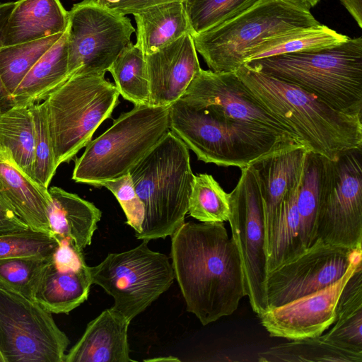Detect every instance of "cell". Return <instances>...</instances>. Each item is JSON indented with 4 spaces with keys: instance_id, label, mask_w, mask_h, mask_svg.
Here are the masks:
<instances>
[{
    "instance_id": "obj_28",
    "label": "cell",
    "mask_w": 362,
    "mask_h": 362,
    "mask_svg": "<svg viewBox=\"0 0 362 362\" xmlns=\"http://www.w3.org/2000/svg\"><path fill=\"white\" fill-rule=\"evenodd\" d=\"M272 346L258 354V361L264 362H362V354L337 346L322 334L291 340Z\"/></svg>"
},
{
    "instance_id": "obj_9",
    "label": "cell",
    "mask_w": 362,
    "mask_h": 362,
    "mask_svg": "<svg viewBox=\"0 0 362 362\" xmlns=\"http://www.w3.org/2000/svg\"><path fill=\"white\" fill-rule=\"evenodd\" d=\"M317 240L362 248V147L345 151L334 160L323 156Z\"/></svg>"
},
{
    "instance_id": "obj_47",
    "label": "cell",
    "mask_w": 362,
    "mask_h": 362,
    "mask_svg": "<svg viewBox=\"0 0 362 362\" xmlns=\"http://www.w3.org/2000/svg\"><path fill=\"white\" fill-rule=\"evenodd\" d=\"M0 362H5V359L3 357L2 354L0 352Z\"/></svg>"
},
{
    "instance_id": "obj_21",
    "label": "cell",
    "mask_w": 362,
    "mask_h": 362,
    "mask_svg": "<svg viewBox=\"0 0 362 362\" xmlns=\"http://www.w3.org/2000/svg\"><path fill=\"white\" fill-rule=\"evenodd\" d=\"M69 11L60 0H18L8 19L2 47L64 33Z\"/></svg>"
},
{
    "instance_id": "obj_18",
    "label": "cell",
    "mask_w": 362,
    "mask_h": 362,
    "mask_svg": "<svg viewBox=\"0 0 362 362\" xmlns=\"http://www.w3.org/2000/svg\"><path fill=\"white\" fill-rule=\"evenodd\" d=\"M308 151L303 146L272 153L252 164L261 192L266 237V254L281 205L303 179ZM267 256V255H266Z\"/></svg>"
},
{
    "instance_id": "obj_27",
    "label": "cell",
    "mask_w": 362,
    "mask_h": 362,
    "mask_svg": "<svg viewBox=\"0 0 362 362\" xmlns=\"http://www.w3.org/2000/svg\"><path fill=\"white\" fill-rule=\"evenodd\" d=\"M349 38L322 24L300 28L271 37L253 47L248 52L245 63L275 55L329 48Z\"/></svg>"
},
{
    "instance_id": "obj_48",
    "label": "cell",
    "mask_w": 362,
    "mask_h": 362,
    "mask_svg": "<svg viewBox=\"0 0 362 362\" xmlns=\"http://www.w3.org/2000/svg\"><path fill=\"white\" fill-rule=\"evenodd\" d=\"M96 1H98V3H100V1H102L103 0H95Z\"/></svg>"
},
{
    "instance_id": "obj_25",
    "label": "cell",
    "mask_w": 362,
    "mask_h": 362,
    "mask_svg": "<svg viewBox=\"0 0 362 362\" xmlns=\"http://www.w3.org/2000/svg\"><path fill=\"white\" fill-rule=\"evenodd\" d=\"M68 78L66 30L23 77L12 95L14 104L30 106L41 103Z\"/></svg>"
},
{
    "instance_id": "obj_31",
    "label": "cell",
    "mask_w": 362,
    "mask_h": 362,
    "mask_svg": "<svg viewBox=\"0 0 362 362\" xmlns=\"http://www.w3.org/2000/svg\"><path fill=\"white\" fill-rule=\"evenodd\" d=\"M63 33L0 47V77L11 96L28 71Z\"/></svg>"
},
{
    "instance_id": "obj_2",
    "label": "cell",
    "mask_w": 362,
    "mask_h": 362,
    "mask_svg": "<svg viewBox=\"0 0 362 362\" xmlns=\"http://www.w3.org/2000/svg\"><path fill=\"white\" fill-rule=\"evenodd\" d=\"M235 73L308 151L334 160L345 151L362 147V117L337 110L315 95L245 64Z\"/></svg>"
},
{
    "instance_id": "obj_34",
    "label": "cell",
    "mask_w": 362,
    "mask_h": 362,
    "mask_svg": "<svg viewBox=\"0 0 362 362\" xmlns=\"http://www.w3.org/2000/svg\"><path fill=\"white\" fill-rule=\"evenodd\" d=\"M52 256L32 255L0 259V288L34 300L39 280Z\"/></svg>"
},
{
    "instance_id": "obj_43",
    "label": "cell",
    "mask_w": 362,
    "mask_h": 362,
    "mask_svg": "<svg viewBox=\"0 0 362 362\" xmlns=\"http://www.w3.org/2000/svg\"><path fill=\"white\" fill-rule=\"evenodd\" d=\"M351 16L362 28V0H339Z\"/></svg>"
},
{
    "instance_id": "obj_32",
    "label": "cell",
    "mask_w": 362,
    "mask_h": 362,
    "mask_svg": "<svg viewBox=\"0 0 362 362\" xmlns=\"http://www.w3.org/2000/svg\"><path fill=\"white\" fill-rule=\"evenodd\" d=\"M323 156L308 152L303 177L297 197L300 234L305 249L315 241Z\"/></svg>"
},
{
    "instance_id": "obj_35",
    "label": "cell",
    "mask_w": 362,
    "mask_h": 362,
    "mask_svg": "<svg viewBox=\"0 0 362 362\" xmlns=\"http://www.w3.org/2000/svg\"><path fill=\"white\" fill-rule=\"evenodd\" d=\"M259 0H183L191 35L209 30L255 4Z\"/></svg>"
},
{
    "instance_id": "obj_22",
    "label": "cell",
    "mask_w": 362,
    "mask_h": 362,
    "mask_svg": "<svg viewBox=\"0 0 362 362\" xmlns=\"http://www.w3.org/2000/svg\"><path fill=\"white\" fill-rule=\"evenodd\" d=\"M47 217L50 235L71 240L83 250L91 243L102 214L92 202L59 187L48 189Z\"/></svg>"
},
{
    "instance_id": "obj_14",
    "label": "cell",
    "mask_w": 362,
    "mask_h": 362,
    "mask_svg": "<svg viewBox=\"0 0 362 362\" xmlns=\"http://www.w3.org/2000/svg\"><path fill=\"white\" fill-rule=\"evenodd\" d=\"M361 256L362 248L346 249L317 240L303 252L267 274L264 289L267 310L335 283L354 263L362 260Z\"/></svg>"
},
{
    "instance_id": "obj_3",
    "label": "cell",
    "mask_w": 362,
    "mask_h": 362,
    "mask_svg": "<svg viewBox=\"0 0 362 362\" xmlns=\"http://www.w3.org/2000/svg\"><path fill=\"white\" fill-rule=\"evenodd\" d=\"M315 95L333 108L362 117V37L310 52L244 63Z\"/></svg>"
},
{
    "instance_id": "obj_30",
    "label": "cell",
    "mask_w": 362,
    "mask_h": 362,
    "mask_svg": "<svg viewBox=\"0 0 362 362\" xmlns=\"http://www.w3.org/2000/svg\"><path fill=\"white\" fill-rule=\"evenodd\" d=\"M122 96L134 105H150V88L145 56L130 42L108 69Z\"/></svg>"
},
{
    "instance_id": "obj_46",
    "label": "cell",
    "mask_w": 362,
    "mask_h": 362,
    "mask_svg": "<svg viewBox=\"0 0 362 362\" xmlns=\"http://www.w3.org/2000/svg\"><path fill=\"white\" fill-rule=\"evenodd\" d=\"M311 7H313L317 5V4L320 1V0H305Z\"/></svg>"
},
{
    "instance_id": "obj_37",
    "label": "cell",
    "mask_w": 362,
    "mask_h": 362,
    "mask_svg": "<svg viewBox=\"0 0 362 362\" xmlns=\"http://www.w3.org/2000/svg\"><path fill=\"white\" fill-rule=\"evenodd\" d=\"M58 240L49 233L26 229L0 234V259L42 255L52 256Z\"/></svg>"
},
{
    "instance_id": "obj_17",
    "label": "cell",
    "mask_w": 362,
    "mask_h": 362,
    "mask_svg": "<svg viewBox=\"0 0 362 362\" xmlns=\"http://www.w3.org/2000/svg\"><path fill=\"white\" fill-rule=\"evenodd\" d=\"M194 40L187 33L156 52L144 54L150 105L170 106L182 96L201 70Z\"/></svg>"
},
{
    "instance_id": "obj_24",
    "label": "cell",
    "mask_w": 362,
    "mask_h": 362,
    "mask_svg": "<svg viewBox=\"0 0 362 362\" xmlns=\"http://www.w3.org/2000/svg\"><path fill=\"white\" fill-rule=\"evenodd\" d=\"M91 284L88 266L59 271L52 261L39 280L34 300L52 314H68L87 300Z\"/></svg>"
},
{
    "instance_id": "obj_5",
    "label": "cell",
    "mask_w": 362,
    "mask_h": 362,
    "mask_svg": "<svg viewBox=\"0 0 362 362\" xmlns=\"http://www.w3.org/2000/svg\"><path fill=\"white\" fill-rule=\"evenodd\" d=\"M169 127L199 160L218 166L241 169L275 152L302 146L267 129L217 117L180 99L169 106Z\"/></svg>"
},
{
    "instance_id": "obj_42",
    "label": "cell",
    "mask_w": 362,
    "mask_h": 362,
    "mask_svg": "<svg viewBox=\"0 0 362 362\" xmlns=\"http://www.w3.org/2000/svg\"><path fill=\"white\" fill-rule=\"evenodd\" d=\"M183 0H103L100 4L122 15L133 14L156 4Z\"/></svg>"
},
{
    "instance_id": "obj_40",
    "label": "cell",
    "mask_w": 362,
    "mask_h": 362,
    "mask_svg": "<svg viewBox=\"0 0 362 362\" xmlns=\"http://www.w3.org/2000/svg\"><path fill=\"white\" fill-rule=\"evenodd\" d=\"M58 245L52 255V262L59 271L78 269L86 265L83 250L68 238H59Z\"/></svg>"
},
{
    "instance_id": "obj_23",
    "label": "cell",
    "mask_w": 362,
    "mask_h": 362,
    "mask_svg": "<svg viewBox=\"0 0 362 362\" xmlns=\"http://www.w3.org/2000/svg\"><path fill=\"white\" fill-rule=\"evenodd\" d=\"M136 24V45L149 54L191 30L182 1L156 4L132 14Z\"/></svg>"
},
{
    "instance_id": "obj_7",
    "label": "cell",
    "mask_w": 362,
    "mask_h": 362,
    "mask_svg": "<svg viewBox=\"0 0 362 362\" xmlns=\"http://www.w3.org/2000/svg\"><path fill=\"white\" fill-rule=\"evenodd\" d=\"M169 131V106L134 105L86 146L72 180L100 187L129 173Z\"/></svg>"
},
{
    "instance_id": "obj_6",
    "label": "cell",
    "mask_w": 362,
    "mask_h": 362,
    "mask_svg": "<svg viewBox=\"0 0 362 362\" xmlns=\"http://www.w3.org/2000/svg\"><path fill=\"white\" fill-rule=\"evenodd\" d=\"M305 0H259L235 17L192 35L194 47L214 72H236L248 52L264 41L320 23Z\"/></svg>"
},
{
    "instance_id": "obj_33",
    "label": "cell",
    "mask_w": 362,
    "mask_h": 362,
    "mask_svg": "<svg viewBox=\"0 0 362 362\" xmlns=\"http://www.w3.org/2000/svg\"><path fill=\"white\" fill-rule=\"evenodd\" d=\"M187 213L201 222L228 221V193L212 175L206 173L194 175Z\"/></svg>"
},
{
    "instance_id": "obj_36",
    "label": "cell",
    "mask_w": 362,
    "mask_h": 362,
    "mask_svg": "<svg viewBox=\"0 0 362 362\" xmlns=\"http://www.w3.org/2000/svg\"><path fill=\"white\" fill-rule=\"evenodd\" d=\"M35 127L34 179L48 189L57 166L50 135L45 100L31 105Z\"/></svg>"
},
{
    "instance_id": "obj_39",
    "label": "cell",
    "mask_w": 362,
    "mask_h": 362,
    "mask_svg": "<svg viewBox=\"0 0 362 362\" xmlns=\"http://www.w3.org/2000/svg\"><path fill=\"white\" fill-rule=\"evenodd\" d=\"M334 327L324 338L349 351L362 354V306L337 316Z\"/></svg>"
},
{
    "instance_id": "obj_1",
    "label": "cell",
    "mask_w": 362,
    "mask_h": 362,
    "mask_svg": "<svg viewBox=\"0 0 362 362\" xmlns=\"http://www.w3.org/2000/svg\"><path fill=\"white\" fill-rule=\"evenodd\" d=\"M170 257L187 310L203 325L233 314L246 296L239 252L223 222L184 223L171 235Z\"/></svg>"
},
{
    "instance_id": "obj_10",
    "label": "cell",
    "mask_w": 362,
    "mask_h": 362,
    "mask_svg": "<svg viewBox=\"0 0 362 362\" xmlns=\"http://www.w3.org/2000/svg\"><path fill=\"white\" fill-rule=\"evenodd\" d=\"M148 242L110 253L99 264L89 267L92 284L112 296V308L129 321L168 290L175 279L168 257L149 249Z\"/></svg>"
},
{
    "instance_id": "obj_38",
    "label": "cell",
    "mask_w": 362,
    "mask_h": 362,
    "mask_svg": "<svg viewBox=\"0 0 362 362\" xmlns=\"http://www.w3.org/2000/svg\"><path fill=\"white\" fill-rule=\"evenodd\" d=\"M101 187L115 195L125 214L126 223L134 228L135 235L140 233L144 219V207L134 189L129 173L119 178L105 181L100 184Z\"/></svg>"
},
{
    "instance_id": "obj_26",
    "label": "cell",
    "mask_w": 362,
    "mask_h": 362,
    "mask_svg": "<svg viewBox=\"0 0 362 362\" xmlns=\"http://www.w3.org/2000/svg\"><path fill=\"white\" fill-rule=\"evenodd\" d=\"M0 149L34 179L35 127L31 105H14L0 112Z\"/></svg>"
},
{
    "instance_id": "obj_20",
    "label": "cell",
    "mask_w": 362,
    "mask_h": 362,
    "mask_svg": "<svg viewBox=\"0 0 362 362\" xmlns=\"http://www.w3.org/2000/svg\"><path fill=\"white\" fill-rule=\"evenodd\" d=\"M0 190L29 228L50 234L48 189L21 170L10 155L1 149Z\"/></svg>"
},
{
    "instance_id": "obj_41",
    "label": "cell",
    "mask_w": 362,
    "mask_h": 362,
    "mask_svg": "<svg viewBox=\"0 0 362 362\" xmlns=\"http://www.w3.org/2000/svg\"><path fill=\"white\" fill-rule=\"evenodd\" d=\"M29 228L18 216L0 190V234L22 230Z\"/></svg>"
},
{
    "instance_id": "obj_19",
    "label": "cell",
    "mask_w": 362,
    "mask_h": 362,
    "mask_svg": "<svg viewBox=\"0 0 362 362\" xmlns=\"http://www.w3.org/2000/svg\"><path fill=\"white\" fill-rule=\"evenodd\" d=\"M131 321L113 309L91 320L77 343L65 354L64 362H132L128 327Z\"/></svg>"
},
{
    "instance_id": "obj_44",
    "label": "cell",
    "mask_w": 362,
    "mask_h": 362,
    "mask_svg": "<svg viewBox=\"0 0 362 362\" xmlns=\"http://www.w3.org/2000/svg\"><path fill=\"white\" fill-rule=\"evenodd\" d=\"M14 6L15 2L0 3V47H2L5 28Z\"/></svg>"
},
{
    "instance_id": "obj_8",
    "label": "cell",
    "mask_w": 362,
    "mask_h": 362,
    "mask_svg": "<svg viewBox=\"0 0 362 362\" xmlns=\"http://www.w3.org/2000/svg\"><path fill=\"white\" fill-rule=\"evenodd\" d=\"M119 93L105 75L75 74L47 98V118L57 167L85 147L118 104Z\"/></svg>"
},
{
    "instance_id": "obj_15",
    "label": "cell",
    "mask_w": 362,
    "mask_h": 362,
    "mask_svg": "<svg viewBox=\"0 0 362 362\" xmlns=\"http://www.w3.org/2000/svg\"><path fill=\"white\" fill-rule=\"evenodd\" d=\"M180 100L204 107L217 117L265 129L300 144L293 132L255 98L235 72L201 69Z\"/></svg>"
},
{
    "instance_id": "obj_45",
    "label": "cell",
    "mask_w": 362,
    "mask_h": 362,
    "mask_svg": "<svg viewBox=\"0 0 362 362\" xmlns=\"http://www.w3.org/2000/svg\"><path fill=\"white\" fill-rule=\"evenodd\" d=\"M180 361V360L176 357L174 356H163V357H158V358H154L151 359H147L144 360V361Z\"/></svg>"
},
{
    "instance_id": "obj_11",
    "label": "cell",
    "mask_w": 362,
    "mask_h": 362,
    "mask_svg": "<svg viewBox=\"0 0 362 362\" xmlns=\"http://www.w3.org/2000/svg\"><path fill=\"white\" fill-rule=\"evenodd\" d=\"M135 32L128 17L95 0L74 4L67 28L69 78L105 75Z\"/></svg>"
},
{
    "instance_id": "obj_29",
    "label": "cell",
    "mask_w": 362,
    "mask_h": 362,
    "mask_svg": "<svg viewBox=\"0 0 362 362\" xmlns=\"http://www.w3.org/2000/svg\"><path fill=\"white\" fill-rule=\"evenodd\" d=\"M300 183L289 192L281 205L266 254L267 274L306 250L300 238L296 204Z\"/></svg>"
},
{
    "instance_id": "obj_4",
    "label": "cell",
    "mask_w": 362,
    "mask_h": 362,
    "mask_svg": "<svg viewBox=\"0 0 362 362\" xmlns=\"http://www.w3.org/2000/svg\"><path fill=\"white\" fill-rule=\"evenodd\" d=\"M144 207L139 240L171 236L185 223L194 176L189 149L171 131L129 171Z\"/></svg>"
},
{
    "instance_id": "obj_12",
    "label": "cell",
    "mask_w": 362,
    "mask_h": 362,
    "mask_svg": "<svg viewBox=\"0 0 362 362\" xmlns=\"http://www.w3.org/2000/svg\"><path fill=\"white\" fill-rule=\"evenodd\" d=\"M228 221L240 255L245 295L259 315L268 309L264 289L266 237L259 184L252 165L241 168L236 186L228 193Z\"/></svg>"
},
{
    "instance_id": "obj_13",
    "label": "cell",
    "mask_w": 362,
    "mask_h": 362,
    "mask_svg": "<svg viewBox=\"0 0 362 362\" xmlns=\"http://www.w3.org/2000/svg\"><path fill=\"white\" fill-rule=\"evenodd\" d=\"M69 344L52 313L0 288V352L5 362H64Z\"/></svg>"
},
{
    "instance_id": "obj_16",
    "label": "cell",
    "mask_w": 362,
    "mask_h": 362,
    "mask_svg": "<svg viewBox=\"0 0 362 362\" xmlns=\"http://www.w3.org/2000/svg\"><path fill=\"white\" fill-rule=\"evenodd\" d=\"M361 265L354 263L337 281L283 305L269 308L258 315L269 336L297 340L323 334L337 320L339 296L351 274Z\"/></svg>"
}]
</instances>
